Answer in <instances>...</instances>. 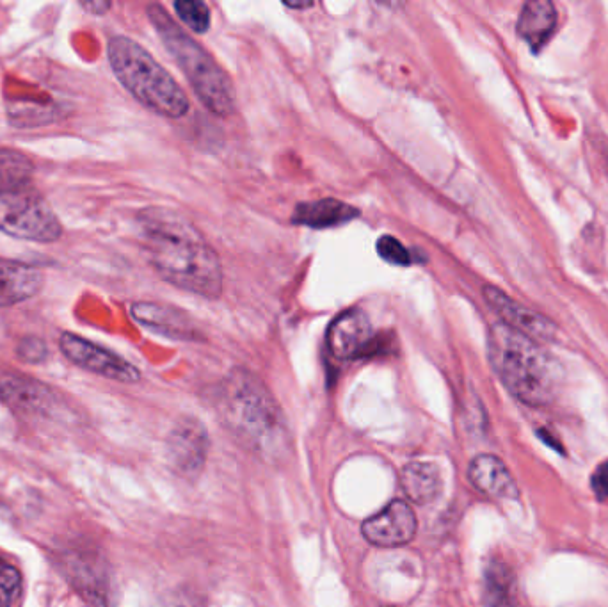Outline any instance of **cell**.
<instances>
[{
	"label": "cell",
	"instance_id": "1",
	"mask_svg": "<svg viewBox=\"0 0 608 607\" xmlns=\"http://www.w3.org/2000/svg\"><path fill=\"white\" fill-rule=\"evenodd\" d=\"M139 228L150 264L166 282L208 300L221 296L219 255L189 219L166 207H150L141 212Z\"/></svg>",
	"mask_w": 608,
	"mask_h": 607
},
{
	"label": "cell",
	"instance_id": "2",
	"mask_svg": "<svg viewBox=\"0 0 608 607\" xmlns=\"http://www.w3.org/2000/svg\"><path fill=\"white\" fill-rule=\"evenodd\" d=\"M219 413L226 428L248 451L265 462L287 460L290 451L285 415L264 383L237 369L221 385Z\"/></svg>",
	"mask_w": 608,
	"mask_h": 607
},
{
	"label": "cell",
	"instance_id": "3",
	"mask_svg": "<svg viewBox=\"0 0 608 607\" xmlns=\"http://www.w3.org/2000/svg\"><path fill=\"white\" fill-rule=\"evenodd\" d=\"M488 355L505 389L521 403L546 406L559 394L562 373L557 362L536 340L511 326L498 323L489 328Z\"/></svg>",
	"mask_w": 608,
	"mask_h": 607
},
{
	"label": "cell",
	"instance_id": "4",
	"mask_svg": "<svg viewBox=\"0 0 608 607\" xmlns=\"http://www.w3.org/2000/svg\"><path fill=\"white\" fill-rule=\"evenodd\" d=\"M148 18L160 40L164 41L169 54L175 57L176 63L182 68L187 81L191 82L192 90L203 102V106L221 118L232 116L237 104L235 88L230 77L214 61V57L185 33L180 25L175 24L168 11L159 4H152L148 8Z\"/></svg>",
	"mask_w": 608,
	"mask_h": 607
},
{
	"label": "cell",
	"instance_id": "5",
	"mask_svg": "<svg viewBox=\"0 0 608 607\" xmlns=\"http://www.w3.org/2000/svg\"><path fill=\"white\" fill-rule=\"evenodd\" d=\"M109 63L116 79L146 109L173 120L189 111L185 91L136 41L114 36L109 41Z\"/></svg>",
	"mask_w": 608,
	"mask_h": 607
},
{
	"label": "cell",
	"instance_id": "6",
	"mask_svg": "<svg viewBox=\"0 0 608 607\" xmlns=\"http://www.w3.org/2000/svg\"><path fill=\"white\" fill-rule=\"evenodd\" d=\"M0 232L47 244L61 237L63 227L47 200L25 184L0 191Z\"/></svg>",
	"mask_w": 608,
	"mask_h": 607
},
{
	"label": "cell",
	"instance_id": "7",
	"mask_svg": "<svg viewBox=\"0 0 608 607\" xmlns=\"http://www.w3.org/2000/svg\"><path fill=\"white\" fill-rule=\"evenodd\" d=\"M326 342L329 353L342 362L374 357L381 348L370 319L358 308L342 312L329 324Z\"/></svg>",
	"mask_w": 608,
	"mask_h": 607
},
{
	"label": "cell",
	"instance_id": "8",
	"mask_svg": "<svg viewBox=\"0 0 608 607\" xmlns=\"http://www.w3.org/2000/svg\"><path fill=\"white\" fill-rule=\"evenodd\" d=\"M59 348L63 351L64 357L89 373L121 383H136L141 380V373L136 365L118 357L109 349L93 344L91 340L82 339L75 333H63L59 339Z\"/></svg>",
	"mask_w": 608,
	"mask_h": 607
},
{
	"label": "cell",
	"instance_id": "9",
	"mask_svg": "<svg viewBox=\"0 0 608 607\" xmlns=\"http://www.w3.org/2000/svg\"><path fill=\"white\" fill-rule=\"evenodd\" d=\"M208 435L207 429L196 419H184L178 422L169 433V465L185 479H196L207 463Z\"/></svg>",
	"mask_w": 608,
	"mask_h": 607
},
{
	"label": "cell",
	"instance_id": "10",
	"mask_svg": "<svg viewBox=\"0 0 608 607\" xmlns=\"http://www.w3.org/2000/svg\"><path fill=\"white\" fill-rule=\"evenodd\" d=\"M416 526L418 522L413 508L408 502L395 499L363 522L361 535L376 547L390 549L411 542L416 535Z\"/></svg>",
	"mask_w": 608,
	"mask_h": 607
},
{
	"label": "cell",
	"instance_id": "11",
	"mask_svg": "<svg viewBox=\"0 0 608 607\" xmlns=\"http://www.w3.org/2000/svg\"><path fill=\"white\" fill-rule=\"evenodd\" d=\"M130 314L137 323L143 324L146 330L175 340H200V328L194 324L192 317L184 310L155 303V301H137L130 307Z\"/></svg>",
	"mask_w": 608,
	"mask_h": 607
},
{
	"label": "cell",
	"instance_id": "12",
	"mask_svg": "<svg viewBox=\"0 0 608 607\" xmlns=\"http://www.w3.org/2000/svg\"><path fill=\"white\" fill-rule=\"evenodd\" d=\"M482 294L488 301L489 307L493 308L496 314L504 319V324L511 326L512 330L523 333L534 340L552 339L555 324L550 319L539 316L534 310L516 303L505 292L496 289L493 285H486L482 289Z\"/></svg>",
	"mask_w": 608,
	"mask_h": 607
},
{
	"label": "cell",
	"instance_id": "13",
	"mask_svg": "<svg viewBox=\"0 0 608 607\" xmlns=\"http://www.w3.org/2000/svg\"><path fill=\"white\" fill-rule=\"evenodd\" d=\"M468 478L482 494L495 499H518V485L500 458L479 454L468 467Z\"/></svg>",
	"mask_w": 608,
	"mask_h": 607
},
{
	"label": "cell",
	"instance_id": "14",
	"mask_svg": "<svg viewBox=\"0 0 608 607\" xmlns=\"http://www.w3.org/2000/svg\"><path fill=\"white\" fill-rule=\"evenodd\" d=\"M41 285L40 269L18 260L0 259V307L29 300L41 291Z\"/></svg>",
	"mask_w": 608,
	"mask_h": 607
},
{
	"label": "cell",
	"instance_id": "15",
	"mask_svg": "<svg viewBox=\"0 0 608 607\" xmlns=\"http://www.w3.org/2000/svg\"><path fill=\"white\" fill-rule=\"evenodd\" d=\"M356 218H360V211L356 207L340 202L336 198H324V200L297 205L292 221L303 227L324 230V228L342 227Z\"/></svg>",
	"mask_w": 608,
	"mask_h": 607
},
{
	"label": "cell",
	"instance_id": "16",
	"mask_svg": "<svg viewBox=\"0 0 608 607\" xmlns=\"http://www.w3.org/2000/svg\"><path fill=\"white\" fill-rule=\"evenodd\" d=\"M557 25V11L548 0H530L521 9L518 34L527 41L530 49L539 52L552 38Z\"/></svg>",
	"mask_w": 608,
	"mask_h": 607
},
{
	"label": "cell",
	"instance_id": "17",
	"mask_svg": "<svg viewBox=\"0 0 608 607\" xmlns=\"http://www.w3.org/2000/svg\"><path fill=\"white\" fill-rule=\"evenodd\" d=\"M400 485L409 501L425 506L436 501L443 490V478L438 465L429 462H411L400 472Z\"/></svg>",
	"mask_w": 608,
	"mask_h": 607
},
{
	"label": "cell",
	"instance_id": "18",
	"mask_svg": "<svg viewBox=\"0 0 608 607\" xmlns=\"http://www.w3.org/2000/svg\"><path fill=\"white\" fill-rule=\"evenodd\" d=\"M484 600L488 607H525L516 579L502 561H491L484 572Z\"/></svg>",
	"mask_w": 608,
	"mask_h": 607
},
{
	"label": "cell",
	"instance_id": "19",
	"mask_svg": "<svg viewBox=\"0 0 608 607\" xmlns=\"http://www.w3.org/2000/svg\"><path fill=\"white\" fill-rule=\"evenodd\" d=\"M0 396L9 401L11 405L18 408H29V410H41L45 405V389L40 383L31 380H20L15 376H9L8 380H0Z\"/></svg>",
	"mask_w": 608,
	"mask_h": 607
},
{
	"label": "cell",
	"instance_id": "20",
	"mask_svg": "<svg viewBox=\"0 0 608 607\" xmlns=\"http://www.w3.org/2000/svg\"><path fill=\"white\" fill-rule=\"evenodd\" d=\"M31 173L32 164L25 155L11 150H0V191L9 187L25 186Z\"/></svg>",
	"mask_w": 608,
	"mask_h": 607
},
{
	"label": "cell",
	"instance_id": "21",
	"mask_svg": "<svg viewBox=\"0 0 608 607\" xmlns=\"http://www.w3.org/2000/svg\"><path fill=\"white\" fill-rule=\"evenodd\" d=\"M176 15L192 33L205 34L210 29V8L201 0H178L175 2Z\"/></svg>",
	"mask_w": 608,
	"mask_h": 607
},
{
	"label": "cell",
	"instance_id": "22",
	"mask_svg": "<svg viewBox=\"0 0 608 607\" xmlns=\"http://www.w3.org/2000/svg\"><path fill=\"white\" fill-rule=\"evenodd\" d=\"M376 250L381 259L390 262L393 266H411L418 262L413 251L408 250L404 244L400 243L393 235H381L377 239Z\"/></svg>",
	"mask_w": 608,
	"mask_h": 607
},
{
	"label": "cell",
	"instance_id": "23",
	"mask_svg": "<svg viewBox=\"0 0 608 607\" xmlns=\"http://www.w3.org/2000/svg\"><path fill=\"white\" fill-rule=\"evenodd\" d=\"M20 574L18 570L9 565L0 567V607H11L16 593L20 591Z\"/></svg>",
	"mask_w": 608,
	"mask_h": 607
},
{
	"label": "cell",
	"instance_id": "24",
	"mask_svg": "<svg viewBox=\"0 0 608 607\" xmlns=\"http://www.w3.org/2000/svg\"><path fill=\"white\" fill-rule=\"evenodd\" d=\"M18 355L29 364H40L48 355L47 344L38 337H27L18 346Z\"/></svg>",
	"mask_w": 608,
	"mask_h": 607
},
{
	"label": "cell",
	"instance_id": "25",
	"mask_svg": "<svg viewBox=\"0 0 608 607\" xmlns=\"http://www.w3.org/2000/svg\"><path fill=\"white\" fill-rule=\"evenodd\" d=\"M591 486L592 492H594L598 501H608V462L601 463L600 467L594 470Z\"/></svg>",
	"mask_w": 608,
	"mask_h": 607
},
{
	"label": "cell",
	"instance_id": "26",
	"mask_svg": "<svg viewBox=\"0 0 608 607\" xmlns=\"http://www.w3.org/2000/svg\"><path fill=\"white\" fill-rule=\"evenodd\" d=\"M82 8L89 11L91 15H105L111 9V2H86Z\"/></svg>",
	"mask_w": 608,
	"mask_h": 607
},
{
	"label": "cell",
	"instance_id": "27",
	"mask_svg": "<svg viewBox=\"0 0 608 607\" xmlns=\"http://www.w3.org/2000/svg\"><path fill=\"white\" fill-rule=\"evenodd\" d=\"M537 437H541V440H543L546 446H550L552 449H555V451L562 453V446H560L559 442H557V440H555L550 433H546L544 429H541V431L537 433Z\"/></svg>",
	"mask_w": 608,
	"mask_h": 607
},
{
	"label": "cell",
	"instance_id": "28",
	"mask_svg": "<svg viewBox=\"0 0 608 607\" xmlns=\"http://www.w3.org/2000/svg\"><path fill=\"white\" fill-rule=\"evenodd\" d=\"M283 6L290 9H310L313 8L315 4H313V2H299V4H296V2H283Z\"/></svg>",
	"mask_w": 608,
	"mask_h": 607
},
{
	"label": "cell",
	"instance_id": "29",
	"mask_svg": "<svg viewBox=\"0 0 608 607\" xmlns=\"http://www.w3.org/2000/svg\"><path fill=\"white\" fill-rule=\"evenodd\" d=\"M383 607H395V606H383Z\"/></svg>",
	"mask_w": 608,
	"mask_h": 607
}]
</instances>
